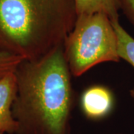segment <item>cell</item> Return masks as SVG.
Returning a JSON list of instances; mask_svg holds the SVG:
<instances>
[{"label":"cell","instance_id":"obj_6","mask_svg":"<svg viewBox=\"0 0 134 134\" xmlns=\"http://www.w3.org/2000/svg\"><path fill=\"white\" fill-rule=\"evenodd\" d=\"M77 16L104 14L111 21L119 19V0H74Z\"/></svg>","mask_w":134,"mask_h":134},{"label":"cell","instance_id":"obj_4","mask_svg":"<svg viewBox=\"0 0 134 134\" xmlns=\"http://www.w3.org/2000/svg\"><path fill=\"white\" fill-rule=\"evenodd\" d=\"M80 107L88 119L99 121L111 114L115 107V97L110 88L103 85L87 87L80 98Z\"/></svg>","mask_w":134,"mask_h":134},{"label":"cell","instance_id":"obj_10","mask_svg":"<svg viewBox=\"0 0 134 134\" xmlns=\"http://www.w3.org/2000/svg\"><path fill=\"white\" fill-rule=\"evenodd\" d=\"M0 134H3V133H0Z\"/></svg>","mask_w":134,"mask_h":134},{"label":"cell","instance_id":"obj_8","mask_svg":"<svg viewBox=\"0 0 134 134\" xmlns=\"http://www.w3.org/2000/svg\"><path fill=\"white\" fill-rule=\"evenodd\" d=\"M23 60L20 58L0 52V78L8 73L14 72Z\"/></svg>","mask_w":134,"mask_h":134},{"label":"cell","instance_id":"obj_2","mask_svg":"<svg viewBox=\"0 0 134 134\" xmlns=\"http://www.w3.org/2000/svg\"><path fill=\"white\" fill-rule=\"evenodd\" d=\"M75 20L61 0H0V52L37 60L63 45Z\"/></svg>","mask_w":134,"mask_h":134},{"label":"cell","instance_id":"obj_5","mask_svg":"<svg viewBox=\"0 0 134 134\" xmlns=\"http://www.w3.org/2000/svg\"><path fill=\"white\" fill-rule=\"evenodd\" d=\"M17 92V83L14 72L0 78V133L16 134L18 123L15 120L12 108Z\"/></svg>","mask_w":134,"mask_h":134},{"label":"cell","instance_id":"obj_1","mask_svg":"<svg viewBox=\"0 0 134 134\" xmlns=\"http://www.w3.org/2000/svg\"><path fill=\"white\" fill-rule=\"evenodd\" d=\"M14 74L16 134H72L75 94L63 46L37 60H23Z\"/></svg>","mask_w":134,"mask_h":134},{"label":"cell","instance_id":"obj_11","mask_svg":"<svg viewBox=\"0 0 134 134\" xmlns=\"http://www.w3.org/2000/svg\"><path fill=\"white\" fill-rule=\"evenodd\" d=\"M118 134H121V133H118Z\"/></svg>","mask_w":134,"mask_h":134},{"label":"cell","instance_id":"obj_3","mask_svg":"<svg viewBox=\"0 0 134 134\" xmlns=\"http://www.w3.org/2000/svg\"><path fill=\"white\" fill-rule=\"evenodd\" d=\"M63 46L74 77H80L100 63L120 60L116 33L111 19L104 14L77 16Z\"/></svg>","mask_w":134,"mask_h":134},{"label":"cell","instance_id":"obj_9","mask_svg":"<svg viewBox=\"0 0 134 134\" xmlns=\"http://www.w3.org/2000/svg\"><path fill=\"white\" fill-rule=\"evenodd\" d=\"M120 9L134 25V0H119Z\"/></svg>","mask_w":134,"mask_h":134},{"label":"cell","instance_id":"obj_7","mask_svg":"<svg viewBox=\"0 0 134 134\" xmlns=\"http://www.w3.org/2000/svg\"><path fill=\"white\" fill-rule=\"evenodd\" d=\"M118 40V54L122 59L134 67V38L120 24L119 19L112 21ZM130 96L134 100V88L130 90Z\"/></svg>","mask_w":134,"mask_h":134}]
</instances>
